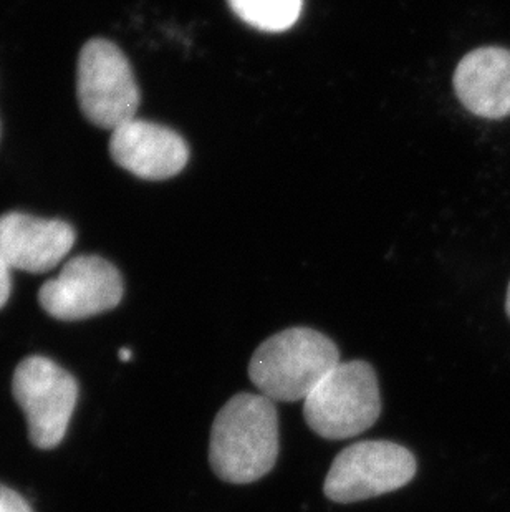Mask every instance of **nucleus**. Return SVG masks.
<instances>
[{
	"mask_svg": "<svg viewBox=\"0 0 510 512\" xmlns=\"http://www.w3.org/2000/svg\"><path fill=\"white\" fill-rule=\"evenodd\" d=\"M131 352L128 348H121L120 350V360L121 362H130Z\"/></svg>",
	"mask_w": 510,
	"mask_h": 512,
	"instance_id": "14",
	"label": "nucleus"
},
{
	"mask_svg": "<svg viewBox=\"0 0 510 512\" xmlns=\"http://www.w3.org/2000/svg\"><path fill=\"white\" fill-rule=\"evenodd\" d=\"M0 512H34L20 494L0 484Z\"/></svg>",
	"mask_w": 510,
	"mask_h": 512,
	"instance_id": "12",
	"label": "nucleus"
},
{
	"mask_svg": "<svg viewBox=\"0 0 510 512\" xmlns=\"http://www.w3.org/2000/svg\"><path fill=\"white\" fill-rule=\"evenodd\" d=\"M9 262L5 261V257L0 252V309L7 304L10 297V289H12V279H10Z\"/></svg>",
	"mask_w": 510,
	"mask_h": 512,
	"instance_id": "13",
	"label": "nucleus"
},
{
	"mask_svg": "<svg viewBox=\"0 0 510 512\" xmlns=\"http://www.w3.org/2000/svg\"><path fill=\"white\" fill-rule=\"evenodd\" d=\"M110 155L116 165L141 179L163 181L188 165L189 148L183 136L151 121H126L111 131Z\"/></svg>",
	"mask_w": 510,
	"mask_h": 512,
	"instance_id": "8",
	"label": "nucleus"
},
{
	"mask_svg": "<svg viewBox=\"0 0 510 512\" xmlns=\"http://www.w3.org/2000/svg\"><path fill=\"white\" fill-rule=\"evenodd\" d=\"M506 312H507V315H509V319H510V282H509V287H507Z\"/></svg>",
	"mask_w": 510,
	"mask_h": 512,
	"instance_id": "15",
	"label": "nucleus"
},
{
	"mask_svg": "<svg viewBox=\"0 0 510 512\" xmlns=\"http://www.w3.org/2000/svg\"><path fill=\"white\" fill-rule=\"evenodd\" d=\"M75 231L60 219L9 213L0 218V252L12 269L42 274L72 251Z\"/></svg>",
	"mask_w": 510,
	"mask_h": 512,
	"instance_id": "9",
	"label": "nucleus"
},
{
	"mask_svg": "<svg viewBox=\"0 0 510 512\" xmlns=\"http://www.w3.org/2000/svg\"><path fill=\"white\" fill-rule=\"evenodd\" d=\"M279 446V415L274 401L264 395L239 393L217 413L209 461L217 478L226 483H254L272 471Z\"/></svg>",
	"mask_w": 510,
	"mask_h": 512,
	"instance_id": "1",
	"label": "nucleus"
},
{
	"mask_svg": "<svg viewBox=\"0 0 510 512\" xmlns=\"http://www.w3.org/2000/svg\"><path fill=\"white\" fill-rule=\"evenodd\" d=\"M123 292L120 271L111 262L98 256H78L42 285L39 302L55 319L83 320L115 309Z\"/></svg>",
	"mask_w": 510,
	"mask_h": 512,
	"instance_id": "7",
	"label": "nucleus"
},
{
	"mask_svg": "<svg viewBox=\"0 0 510 512\" xmlns=\"http://www.w3.org/2000/svg\"><path fill=\"white\" fill-rule=\"evenodd\" d=\"M454 92L467 112L486 120L510 116V50L481 47L461 58Z\"/></svg>",
	"mask_w": 510,
	"mask_h": 512,
	"instance_id": "10",
	"label": "nucleus"
},
{
	"mask_svg": "<svg viewBox=\"0 0 510 512\" xmlns=\"http://www.w3.org/2000/svg\"><path fill=\"white\" fill-rule=\"evenodd\" d=\"M12 390L27 418L30 441L42 450L55 448L67 435L77 405L75 378L50 358L29 357L15 370Z\"/></svg>",
	"mask_w": 510,
	"mask_h": 512,
	"instance_id": "6",
	"label": "nucleus"
},
{
	"mask_svg": "<svg viewBox=\"0 0 510 512\" xmlns=\"http://www.w3.org/2000/svg\"><path fill=\"white\" fill-rule=\"evenodd\" d=\"M338 363L340 352L327 335L294 327L260 343L249 363V377L269 400L305 401Z\"/></svg>",
	"mask_w": 510,
	"mask_h": 512,
	"instance_id": "2",
	"label": "nucleus"
},
{
	"mask_svg": "<svg viewBox=\"0 0 510 512\" xmlns=\"http://www.w3.org/2000/svg\"><path fill=\"white\" fill-rule=\"evenodd\" d=\"M378 378L370 363L340 362L304 401L310 430L327 440H347L380 418Z\"/></svg>",
	"mask_w": 510,
	"mask_h": 512,
	"instance_id": "3",
	"label": "nucleus"
},
{
	"mask_svg": "<svg viewBox=\"0 0 510 512\" xmlns=\"http://www.w3.org/2000/svg\"><path fill=\"white\" fill-rule=\"evenodd\" d=\"M78 105L90 123L113 131L136 118L140 88L125 54L108 40L83 45L77 67Z\"/></svg>",
	"mask_w": 510,
	"mask_h": 512,
	"instance_id": "4",
	"label": "nucleus"
},
{
	"mask_svg": "<svg viewBox=\"0 0 510 512\" xmlns=\"http://www.w3.org/2000/svg\"><path fill=\"white\" fill-rule=\"evenodd\" d=\"M416 469V459L405 446L391 441H361L335 458L323 491L335 503H357L403 488L414 478Z\"/></svg>",
	"mask_w": 510,
	"mask_h": 512,
	"instance_id": "5",
	"label": "nucleus"
},
{
	"mask_svg": "<svg viewBox=\"0 0 510 512\" xmlns=\"http://www.w3.org/2000/svg\"><path fill=\"white\" fill-rule=\"evenodd\" d=\"M239 19L262 32H284L299 20L302 0H229Z\"/></svg>",
	"mask_w": 510,
	"mask_h": 512,
	"instance_id": "11",
	"label": "nucleus"
}]
</instances>
